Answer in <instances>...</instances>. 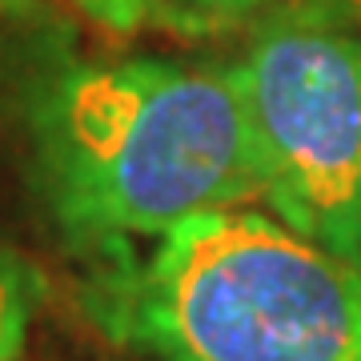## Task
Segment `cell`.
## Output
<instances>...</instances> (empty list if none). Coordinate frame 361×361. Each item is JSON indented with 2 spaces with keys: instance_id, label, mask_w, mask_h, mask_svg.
I'll list each match as a JSON object with an SVG mask.
<instances>
[{
  "instance_id": "obj_1",
  "label": "cell",
  "mask_w": 361,
  "mask_h": 361,
  "mask_svg": "<svg viewBox=\"0 0 361 361\" xmlns=\"http://www.w3.org/2000/svg\"><path fill=\"white\" fill-rule=\"evenodd\" d=\"M28 133L40 197L85 245L161 237L261 197L233 65L68 61L32 89Z\"/></svg>"
},
{
  "instance_id": "obj_5",
  "label": "cell",
  "mask_w": 361,
  "mask_h": 361,
  "mask_svg": "<svg viewBox=\"0 0 361 361\" xmlns=\"http://www.w3.org/2000/svg\"><path fill=\"white\" fill-rule=\"evenodd\" d=\"M92 25L109 28L116 37H129L141 28V20L149 16V0H73Z\"/></svg>"
},
{
  "instance_id": "obj_6",
  "label": "cell",
  "mask_w": 361,
  "mask_h": 361,
  "mask_svg": "<svg viewBox=\"0 0 361 361\" xmlns=\"http://www.w3.org/2000/svg\"><path fill=\"white\" fill-rule=\"evenodd\" d=\"M180 8H193V13H221V16H233V13H249L265 0H173Z\"/></svg>"
},
{
  "instance_id": "obj_3",
  "label": "cell",
  "mask_w": 361,
  "mask_h": 361,
  "mask_svg": "<svg viewBox=\"0 0 361 361\" xmlns=\"http://www.w3.org/2000/svg\"><path fill=\"white\" fill-rule=\"evenodd\" d=\"M261 197L313 245L361 269V37L322 4H285L233 65Z\"/></svg>"
},
{
  "instance_id": "obj_7",
  "label": "cell",
  "mask_w": 361,
  "mask_h": 361,
  "mask_svg": "<svg viewBox=\"0 0 361 361\" xmlns=\"http://www.w3.org/2000/svg\"><path fill=\"white\" fill-rule=\"evenodd\" d=\"M341 4H349V8H357L361 13V0H341Z\"/></svg>"
},
{
  "instance_id": "obj_4",
  "label": "cell",
  "mask_w": 361,
  "mask_h": 361,
  "mask_svg": "<svg viewBox=\"0 0 361 361\" xmlns=\"http://www.w3.org/2000/svg\"><path fill=\"white\" fill-rule=\"evenodd\" d=\"M40 305L37 269L16 253L0 249V361H16L25 349L32 313Z\"/></svg>"
},
{
  "instance_id": "obj_2",
  "label": "cell",
  "mask_w": 361,
  "mask_h": 361,
  "mask_svg": "<svg viewBox=\"0 0 361 361\" xmlns=\"http://www.w3.org/2000/svg\"><path fill=\"white\" fill-rule=\"evenodd\" d=\"M92 313L161 361H361V269L253 209L189 217L116 261Z\"/></svg>"
}]
</instances>
